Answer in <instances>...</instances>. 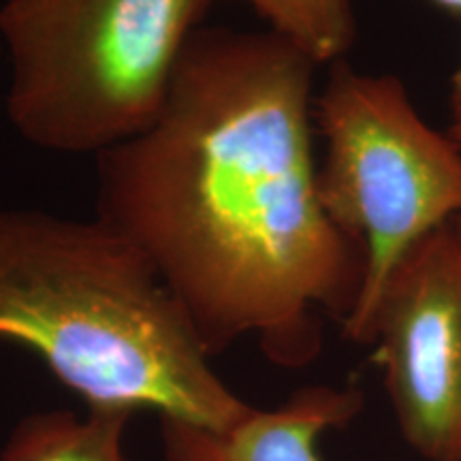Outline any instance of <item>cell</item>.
Segmentation results:
<instances>
[{
  "mask_svg": "<svg viewBox=\"0 0 461 461\" xmlns=\"http://www.w3.org/2000/svg\"><path fill=\"white\" fill-rule=\"evenodd\" d=\"M453 109H455V124H461V65L453 75Z\"/></svg>",
  "mask_w": 461,
  "mask_h": 461,
  "instance_id": "9c48e42d",
  "label": "cell"
},
{
  "mask_svg": "<svg viewBox=\"0 0 461 461\" xmlns=\"http://www.w3.org/2000/svg\"><path fill=\"white\" fill-rule=\"evenodd\" d=\"M269 22L272 32L314 65H336L355 43L350 0H244Z\"/></svg>",
  "mask_w": 461,
  "mask_h": 461,
  "instance_id": "ba28073f",
  "label": "cell"
},
{
  "mask_svg": "<svg viewBox=\"0 0 461 461\" xmlns=\"http://www.w3.org/2000/svg\"><path fill=\"white\" fill-rule=\"evenodd\" d=\"M314 62L274 32L197 31L157 122L99 154V218L146 252L210 355L255 333L269 359L319 350L363 255L327 214Z\"/></svg>",
  "mask_w": 461,
  "mask_h": 461,
  "instance_id": "6da1fadb",
  "label": "cell"
},
{
  "mask_svg": "<svg viewBox=\"0 0 461 461\" xmlns=\"http://www.w3.org/2000/svg\"><path fill=\"white\" fill-rule=\"evenodd\" d=\"M453 229H455V233H457V238L461 240V216L457 218V221L453 222Z\"/></svg>",
  "mask_w": 461,
  "mask_h": 461,
  "instance_id": "8fae6325",
  "label": "cell"
},
{
  "mask_svg": "<svg viewBox=\"0 0 461 461\" xmlns=\"http://www.w3.org/2000/svg\"><path fill=\"white\" fill-rule=\"evenodd\" d=\"M212 0H7V113L32 146L99 154L148 131Z\"/></svg>",
  "mask_w": 461,
  "mask_h": 461,
  "instance_id": "3957f363",
  "label": "cell"
},
{
  "mask_svg": "<svg viewBox=\"0 0 461 461\" xmlns=\"http://www.w3.org/2000/svg\"><path fill=\"white\" fill-rule=\"evenodd\" d=\"M367 344L376 346L408 445L428 461H461V240L453 224L395 269Z\"/></svg>",
  "mask_w": 461,
  "mask_h": 461,
  "instance_id": "5b68a950",
  "label": "cell"
},
{
  "mask_svg": "<svg viewBox=\"0 0 461 461\" xmlns=\"http://www.w3.org/2000/svg\"><path fill=\"white\" fill-rule=\"evenodd\" d=\"M359 406V391L312 387L274 411L250 406L224 429L165 420V453L169 461H321V436L348 423Z\"/></svg>",
  "mask_w": 461,
  "mask_h": 461,
  "instance_id": "8992f818",
  "label": "cell"
},
{
  "mask_svg": "<svg viewBox=\"0 0 461 461\" xmlns=\"http://www.w3.org/2000/svg\"><path fill=\"white\" fill-rule=\"evenodd\" d=\"M325 140L321 199L363 255V278L344 336L367 344L391 276L419 244L461 216V143L420 118L400 79L344 60L314 103Z\"/></svg>",
  "mask_w": 461,
  "mask_h": 461,
  "instance_id": "277c9868",
  "label": "cell"
},
{
  "mask_svg": "<svg viewBox=\"0 0 461 461\" xmlns=\"http://www.w3.org/2000/svg\"><path fill=\"white\" fill-rule=\"evenodd\" d=\"M131 412L90 408L86 419L71 412L34 414L17 425L3 461H131L122 431Z\"/></svg>",
  "mask_w": 461,
  "mask_h": 461,
  "instance_id": "52a82bcc",
  "label": "cell"
},
{
  "mask_svg": "<svg viewBox=\"0 0 461 461\" xmlns=\"http://www.w3.org/2000/svg\"><path fill=\"white\" fill-rule=\"evenodd\" d=\"M0 339L37 353L90 408L210 429L250 408L146 252L99 216L0 210Z\"/></svg>",
  "mask_w": 461,
  "mask_h": 461,
  "instance_id": "7a4b0ae2",
  "label": "cell"
},
{
  "mask_svg": "<svg viewBox=\"0 0 461 461\" xmlns=\"http://www.w3.org/2000/svg\"><path fill=\"white\" fill-rule=\"evenodd\" d=\"M438 9L447 11V14L461 15V0H431Z\"/></svg>",
  "mask_w": 461,
  "mask_h": 461,
  "instance_id": "30bf717a",
  "label": "cell"
}]
</instances>
